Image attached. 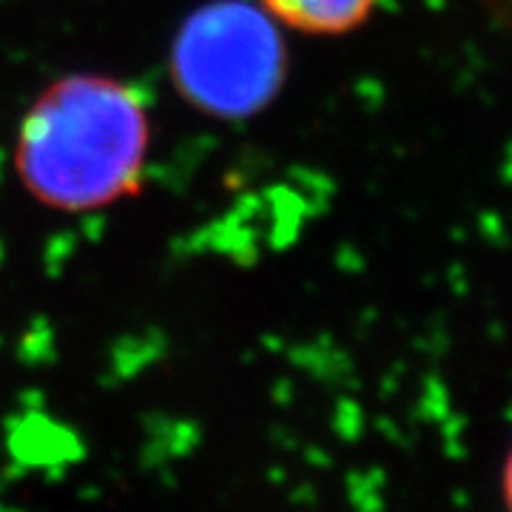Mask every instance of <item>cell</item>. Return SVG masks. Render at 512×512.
<instances>
[{
	"label": "cell",
	"instance_id": "cell-1",
	"mask_svg": "<svg viewBox=\"0 0 512 512\" xmlns=\"http://www.w3.org/2000/svg\"><path fill=\"white\" fill-rule=\"evenodd\" d=\"M151 134L140 89L111 74L72 72L23 111L12 163L23 191L43 208L92 214L137 194Z\"/></svg>",
	"mask_w": 512,
	"mask_h": 512
},
{
	"label": "cell",
	"instance_id": "cell-2",
	"mask_svg": "<svg viewBox=\"0 0 512 512\" xmlns=\"http://www.w3.org/2000/svg\"><path fill=\"white\" fill-rule=\"evenodd\" d=\"M282 35L254 0L205 3L171 43L174 89L208 117H254L285 86L291 60Z\"/></svg>",
	"mask_w": 512,
	"mask_h": 512
},
{
	"label": "cell",
	"instance_id": "cell-3",
	"mask_svg": "<svg viewBox=\"0 0 512 512\" xmlns=\"http://www.w3.org/2000/svg\"><path fill=\"white\" fill-rule=\"evenodd\" d=\"M285 29L305 37H348L365 29L382 0H254Z\"/></svg>",
	"mask_w": 512,
	"mask_h": 512
},
{
	"label": "cell",
	"instance_id": "cell-4",
	"mask_svg": "<svg viewBox=\"0 0 512 512\" xmlns=\"http://www.w3.org/2000/svg\"><path fill=\"white\" fill-rule=\"evenodd\" d=\"M501 498H504V510L512 512V444L501 467Z\"/></svg>",
	"mask_w": 512,
	"mask_h": 512
}]
</instances>
